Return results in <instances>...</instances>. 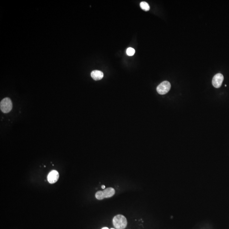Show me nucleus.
Returning <instances> with one entry per match:
<instances>
[{
    "label": "nucleus",
    "instance_id": "f03ea898",
    "mask_svg": "<svg viewBox=\"0 0 229 229\" xmlns=\"http://www.w3.org/2000/svg\"><path fill=\"white\" fill-rule=\"evenodd\" d=\"M0 108L3 113H9L12 108V102L11 99L9 98H6L3 99L0 104Z\"/></svg>",
    "mask_w": 229,
    "mask_h": 229
},
{
    "label": "nucleus",
    "instance_id": "9b49d317",
    "mask_svg": "<svg viewBox=\"0 0 229 229\" xmlns=\"http://www.w3.org/2000/svg\"><path fill=\"white\" fill-rule=\"evenodd\" d=\"M101 188H102V189H105V185H102V186H101Z\"/></svg>",
    "mask_w": 229,
    "mask_h": 229
},
{
    "label": "nucleus",
    "instance_id": "20e7f679",
    "mask_svg": "<svg viewBox=\"0 0 229 229\" xmlns=\"http://www.w3.org/2000/svg\"><path fill=\"white\" fill-rule=\"evenodd\" d=\"M224 80V77L222 74H217L213 77L212 80L213 85L216 88L221 86Z\"/></svg>",
    "mask_w": 229,
    "mask_h": 229
},
{
    "label": "nucleus",
    "instance_id": "f257e3e1",
    "mask_svg": "<svg viewBox=\"0 0 229 229\" xmlns=\"http://www.w3.org/2000/svg\"><path fill=\"white\" fill-rule=\"evenodd\" d=\"M113 221L114 226L117 229H124L127 226V220L124 216L122 215L115 216Z\"/></svg>",
    "mask_w": 229,
    "mask_h": 229
},
{
    "label": "nucleus",
    "instance_id": "1a4fd4ad",
    "mask_svg": "<svg viewBox=\"0 0 229 229\" xmlns=\"http://www.w3.org/2000/svg\"><path fill=\"white\" fill-rule=\"evenodd\" d=\"M95 196H96V198L98 200H102L105 198L103 191H98L97 192Z\"/></svg>",
    "mask_w": 229,
    "mask_h": 229
},
{
    "label": "nucleus",
    "instance_id": "6e6552de",
    "mask_svg": "<svg viewBox=\"0 0 229 229\" xmlns=\"http://www.w3.org/2000/svg\"><path fill=\"white\" fill-rule=\"evenodd\" d=\"M140 7L145 11H148L150 10L149 5L146 2H142L140 3Z\"/></svg>",
    "mask_w": 229,
    "mask_h": 229
},
{
    "label": "nucleus",
    "instance_id": "423d86ee",
    "mask_svg": "<svg viewBox=\"0 0 229 229\" xmlns=\"http://www.w3.org/2000/svg\"><path fill=\"white\" fill-rule=\"evenodd\" d=\"M92 78L96 81L101 80L104 77V74L102 71L98 70H95L91 73Z\"/></svg>",
    "mask_w": 229,
    "mask_h": 229
},
{
    "label": "nucleus",
    "instance_id": "9d476101",
    "mask_svg": "<svg viewBox=\"0 0 229 229\" xmlns=\"http://www.w3.org/2000/svg\"><path fill=\"white\" fill-rule=\"evenodd\" d=\"M135 52V51L134 49L131 47L128 48L126 50V54L129 56H132L134 55Z\"/></svg>",
    "mask_w": 229,
    "mask_h": 229
},
{
    "label": "nucleus",
    "instance_id": "f8f14e48",
    "mask_svg": "<svg viewBox=\"0 0 229 229\" xmlns=\"http://www.w3.org/2000/svg\"><path fill=\"white\" fill-rule=\"evenodd\" d=\"M102 229H109L108 228H106V227H105V228H103Z\"/></svg>",
    "mask_w": 229,
    "mask_h": 229
},
{
    "label": "nucleus",
    "instance_id": "0eeeda50",
    "mask_svg": "<svg viewBox=\"0 0 229 229\" xmlns=\"http://www.w3.org/2000/svg\"><path fill=\"white\" fill-rule=\"evenodd\" d=\"M103 192L105 198L112 197L115 193L114 189L112 188H107L104 190Z\"/></svg>",
    "mask_w": 229,
    "mask_h": 229
},
{
    "label": "nucleus",
    "instance_id": "ddd939ff",
    "mask_svg": "<svg viewBox=\"0 0 229 229\" xmlns=\"http://www.w3.org/2000/svg\"><path fill=\"white\" fill-rule=\"evenodd\" d=\"M113 229V228H112V229Z\"/></svg>",
    "mask_w": 229,
    "mask_h": 229
},
{
    "label": "nucleus",
    "instance_id": "7ed1b4c3",
    "mask_svg": "<svg viewBox=\"0 0 229 229\" xmlns=\"http://www.w3.org/2000/svg\"><path fill=\"white\" fill-rule=\"evenodd\" d=\"M171 85L168 81H164L160 84L157 88V91L161 95H164L169 92Z\"/></svg>",
    "mask_w": 229,
    "mask_h": 229
},
{
    "label": "nucleus",
    "instance_id": "39448f33",
    "mask_svg": "<svg viewBox=\"0 0 229 229\" xmlns=\"http://www.w3.org/2000/svg\"><path fill=\"white\" fill-rule=\"evenodd\" d=\"M59 178V174L57 171L53 170L48 174L47 179L48 182L51 184H54L57 181Z\"/></svg>",
    "mask_w": 229,
    "mask_h": 229
}]
</instances>
